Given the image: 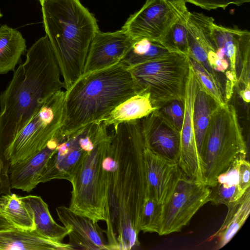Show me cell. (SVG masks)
Returning a JSON list of instances; mask_svg holds the SVG:
<instances>
[{
  "label": "cell",
  "mask_w": 250,
  "mask_h": 250,
  "mask_svg": "<svg viewBox=\"0 0 250 250\" xmlns=\"http://www.w3.org/2000/svg\"><path fill=\"white\" fill-rule=\"evenodd\" d=\"M162 205L148 194L143 204L140 222V230L144 233L159 234L162 221Z\"/></svg>",
  "instance_id": "f1b7e54d"
},
{
  "label": "cell",
  "mask_w": 250,
  "mask_h": 250,
  "mask_svg": "<svg viewBox=\"0 0 250 250\" xmlns=\"http://www.w3.org/2000/svg\"><path fill=\"white\" fill-rule=\"evenodd\" d=\"M188 56L189 63L197 79L207 92L220 105L227 103L225 100L222 85L195 59Z\"/></svg>",
  "instance_id": "f546056e"
},
{
  "label": "cell",
  "mask_w": 250,
  "mask_h": 250,
  "mask_svg": "<svg viewBox=\"0 0 250 250\" xmlns=\"http://www.w3.org/2000/svg\"><path fill=\"white\" fill-rule=\"evenodd\" d=\"M100 124H89L65 137L49 159L40 183L54 179L70 182L85 153L93 145Z\"/></svg>",
  "instance_id": "8fae6325"
},
{
  "label": "cell",
  "mask_w": 250,
  "mask_h": 250,
  "mask_svg": "<svg viewBox=\"0 0 250 250\" xmlns=\"http://www.w3.org/2000/svg\"><path fill=\"white\" fill-rule=\"evenodd\" d=\"M113 128L104 160L108 173L104 232L110 250H130L140 245V222L148 195L145 146L140 120Z\"/></svg>",
  "instance_id": "6da1fadb"
},
{
  "label": "cell",
  "mask_w": 250,
  "mask_h": 250,
  "mask_svg": "<svg viewBox=\"0 0 250 250\" xmlns=\"http://www.w3.org/2000/svg\"><path fill=\"white\" fill-rule=\"evenodd\" d=\"M211 39L217 55L226 59L231 73L237 78L236 62L250 52V32L238 26L226 27L214 22L211 31Z\"/></svg>",
  "instance_id": "e0dca14e"
},
{
  "label": "cell",
  "mask_w": 250,
  "mask_h": 250,
  "mask_svg": "<svg viewBox=\"0 0 250 250\" xmlns=\"http://www.w3.org/2000/svg\"><path fill=\"white\" fill-rule=\"evenodd\" d=\"M189 12L188 9L184 12L159 41L171 51L187 56L188 53L187 24Z\"/></svg>",
  "instance_id": "83f0119b"
},
{
  "label": "cell",
  "mask_w": 250,
  "mask_h": 250,
  "mask_svg": "<svg viewBox=\"0 0 250 250\" xmlns=\"http://www.w3.org/2000/svg\"><path fill=\"white\" fill-rule=\"evenodd\" d=\"M53 50L46 35L28 49L26 59L14 70L0 94V172L9 164L4 152L18 133L47 99L64 88Z\"/></svg>",
  "instance_id": "7a4b0ae2"
},
{
  "label": "cell",
  "mask_w": 250,
  "mask_h": 250,
  "mask_svg": "<svg viewBox=\"0 0 250 250\" xmlns=\"http://www.w3.org/2000/svg\"><path fill=\"white\" fill-rule=\"evenodd\" d=\"M227 207L228 212L222 225L208 240L217 239L216 250L226 245L247 220L250 213V188L240 198Z\"/></svg>",
  "instance_id": "ffe728a7"
},
{
  "label": "cell",
  "mask_w": 250,
  "mask_h": 250,
  "mask_svg": "<svg viewBox=\"0 0 250 250\" xmlns=\"http://www.w3.org/2000/svg\"><path fill=\"white\" fill-rule=\"evenodd\" d=\"M26 50L21 33L6 24L0 26V74L14 71L21 56Z\"/></svg>",
  "instance_id": "603a6c76"
},
{
  "label": "cell",
  "mask_w": 250,
  "mask_h": 250,
  "mask_svg": "<svg viewBox=\"0 0 250 250\" xmlns=\"http://www.w3.org/2000/svg\"><path fill=\"white\" fill-rule=\"evenodd\" d=\"M145 147L170 163L178 164L180 131L158 109L140 119Z\"/></svg>",
  "instance_id": "4fadbf2b"
},
{
  "label": "cell",
  "mask_w": 250,
  "mask_h": 250,
  "mask_svg": "<svg viewBox=\"0 0 250 250\" xmlns=\"http://www.w3.org/2000/svg\"><path fill=\"white\" fill-rule=\"evenodd\" d=\"M238 186L243 192L250 188V164L246 159H239L237 161Z\"/></svg>",
  "instance_id": "d6a6232c"
},
{
  "label": "cell",
  "mask_w": 250,
  "mask_h": 250,
  "mask_svg": "<svg viewBox=\"0 0 250 250\" xmlns=\"http://www.w3.org/2000/svg\"><path fill=\"white\" fill-rule=\"evenodd\" d=\"M158 109L178 130L181 131L185 114L184 99H176L159 106Z\"/></svg>",
  "instance_id": "4dcf8cb0"
},
{
  "label": "cell",
  "mask_w": 250,
  "mask_h": 250,
  "mask_svg": "<svg viewBox=\"0 0 250 250\" xmlns=\"http://www.w3.org/2000/svg\"><path fill=\"white\" fill-rule=\"evenodd\" d=\"M247 146L237 110L232 104H218L205 137L201 159L203 182L210 188L218 176L239 159H246Z\"/></svg>",
  "instance_id": "8992f818"
},
{
  "label": "cell",
  "mask_w": 250,
  "mask_h": 250,
  "mask_svg": "<svg viewBox=\"0 0 250 250\" xmlns=\"http://www.w3.org/2000/svg\"><path fill=\"white\" fill-rule=\"evenodd\" d=\"M189 65L187 55L174 52L128 68L140 93L147 94L158 108L171 100L184 98Z\"/></svg>",
  "instance_id": "52a82bcc"
},
{
  "label": "cell",
  "mask_w": 250,
  "mask_h": 250,
  "mask_svg": "<svg viewBox=\"0 0 250 250\" xmlns=\"http://www.w3.org/2000/svg\"><path fill=\"white\" fill-rule=\"evenodd\" d=\"M218 104L198 80L193 106V121L196 146L200 157L211 114Z\"/></svg>",
  "instance_id": "cb8c5ba5"
},
{
  "label": "cell",
  "mask_w": 250,
  "mask_h": 250,
  "mask_svg": "<svg viewBox=\"0 0 250 250\" xmlns=\"http://www.w3.org/2000/svg\"><path fill=\"white\" fill-rule=\"evenodd\" d=\"M42 6L46 35L53 50L65 90L82 75L97 21L80 0H49Z\"/></svg>",
  "instance_id": "277c9868"
},
{
  "label": "cell",
  "mask_w": 250,
  "mask_h": 250,
  "mask_svg": "<svg viewBox=\"0 0 250 250\" xmlns=\"http://www.w3.org/2000/svg\"><path fill=\"white\" fill-rule=\"evenodd\" d=\"M197 83V77L190 64L185 87V114L180 131V151L178 165L187 177L204 183L202 161L196 146L193 121Z\"/></svg>",
  "instance_id": "7c38bea8"
},
{
  "label": "cell",
  "mask_w": 250,
  "mask_h": 250,
  "mask_svg": "<svg viewBox=\"0 0 250 250\" xmlns=\"http://www.w3.org/2000/svg\"><path fill=\"white\" fill-rule=\"evenodd\" d=\"M237 161H234L226 171L218 176L216 184L210 188L209 202L227 206L244 194L238 186Z\"/></svg>",
  "instance_id": "d4e9b609"
},
{
  "label": "cell",
  "mask_w": 250,
  "mask_h": 250,
  "mask_svg": "<svg viewBox=\"0 0 250 250\" xmlns=\"http://www.w3.org/2000/svg\"><path fill=\"white\" fill-rule=\"evenodd\" d=\"M59 130L66 137L89 124L101 123L112 110L140 93L129 68L120 62L80 76L65 90Z\"/></svg>",
  "instance_id": "3957f363"
},
{
  "label": "cell",
  "mask_w": 250,
  "mask_h": 250,
  "mask_svg": "<svg viewBox=\"0 0 250 250\" xmlns=\"http://www.w3.org/2000/svg\"><path fill=\"white\" fill-rule=\"evenodd\" d=\"M30 208L34 218L35 230L42 236L62 242L70 232L65 227L57 224L52 218L48 205L41 196L28 195L22 197Z\"/></svg>",
  "instance_id": "7402d4cb"
},
{
  "label": "cell",
  "mask_w": 250,
  "mask_h": 250,
  "mask_svg": "<svg viewBox=\"0 0 250 250\" xmlns=\"http://www.w3.org/2000/svg\"></svg>",
  "instance_id": "74e56055"
},
{
  "label": "cell",
  "mask_w": 250,
  "mask_h": 250,
  "mask_svg": "<svg viewBox=\"0 0 250 250\" xmlns=\"http://www.w3.org/2000/svg\"><path fill=\"white\" fill-rule=\"evenodd\" d=\"M111 143L107 127L100 123L92 146L87 150L72 179L69 209L91 219L105 221L108 170L104 165Z\"/></svg>",
  "instance_id": "5b68a950"
},
{
  "label": "cell",
  "mask_w": 250,
  "mask_h": 250,
  "mask_svg": "<svg viewBox=\"0 0 250 250\" xmlns=\"http://www.w3.org/2000/svg\"><path fill=\"white\" fill-rule=\"evenodd\" d=\"M240 95L246 103H249L250 100V86H247L240 91Z\"/></svg>",
  "instance_id": "e575fe53"
},
{
  "label": "cell",
  "mask_w": 250,
  "mask_h": 250,
  "mask_svg": "<svg viewBox=\"0 0 250 250\" xmlns=\"http://www.w3.org/2000/svg\"><path fill=\"white\" fill-rule=\"evenodd\" d=\"M40 2L41 5H42L44 2L48 1L49 0H38Z\"/></svg>",
  "instance_id": "d590c367"
},
{
  "label": "cell",
  "mask_w": 250,
  "mask_h": 250,
  "mask_svg": "<svg viewBox=\"0 0 250 250\" xmlns=\"http://www.w3.org/2000/svg\"><path fill=\"white\" fill-rule=\"evenodd\" d=\"M0 250H73L69 243L46 238L35 229L25 230L12 228L0 230Z\"/></svg>",
  "instance_id": "d6986e66"
},
{
  "label": "cell",
  "mask_w": 250,
  "mask_h": 250,
  "mask_svg": "<svg viewBox=\"0 0 250 250\" xmlns=\"http://www.w3.org/2000/svg\"><path fill=\"white\" fill-rule=\"evenodd\" d=\"M3 15L1 13V11L0 10V19L2 17Z\"/></svg>",
  "instance_id": "8d00e7d4"
},
{
  "label": "cell",
  "mask_w": 250,
  "mask_h": 250,
  "mask_svg": "<svg viewBox=\"0 0 250 250\" xmlns=\"http://www.w3.org/2000/svg\"><path fill=\"white\" fill-rule=\"evenodd\" d=\"M64 139L59 130L43 149L25 161L10 166L8 175L11 189L29 193L35 188L49 159Z\"/></svg>",
  "instance_id": "2e32d148"
},
{
  "label": "cell",
  "mask_w": 250,
  "mask_h": 250,
  "mask_svg": "<svg viewBox=\"0 0 250 250\" xmlns=\"http://www.w3.org/2000/svg\"><path fill=\"white\" fill-rule=\"evenodd\" d=\"M202 9L211 10L218 8L225 9L231 4L239 6L249 3L250 0H185Z\"/></svg>",
  "instance_id": "1f68e13d"
},
{
  "label": "cell",
  "mask_w": 250,
  "mask_h": 250,
  "mask_svg": "<svg viewBox=\"0 0 250 250\" xmlns=\"http://www.w3.org/2000/svg\"><path fill=\"white\" fill-rule=\"evenodd\" d=\"M157 109L147 94L139 93L117 105L101 122L107 127H114L121 123L140 120Z\"/></svg>",
  "instance_id": "44dd1931"
},
{
  "label": "cell",
  "mask_w": 250,
  "mask_h": 250,
  "mask_svg": "<svg viewBox=\"0 0 250 250\" xmlns=\"http://www.w3.org/2000/svg\"><path fill=\"white\" fill-rule=\"evenodd\" d=\"M210 188L190 179L181 170L170 194L162 205L160 235L178 232L199 209L209 202Z\"/></svg>",
  "instance_id": "9c48e42d"
},
{
  "label": "cell",
  "mask_w": 250,
  "mask_h": 250,
  "mask_svg": "<svg viewBox=\"0 0 250 250\" xmlns=\"http://www.w3.org/2000/svg\"><path fill=\"white\" fill-rule=\"evenodd\" d=\"M144 157L148 194L163 205L170 194L180 169L178 164L162 159L145 147Z\"/></svg>",
  "instance_id": "ac0fdd59"
},
{
  "label": "cell",
  "mask_w": 250,
  "mask_h": 250,
  "mask_svg": "<svg viewBox=\"0 0 250 250\" xmlns=\"http://www.w3.org/2000/svg\"><path fill=\"white\" fill-rule=\"evenodd\" d=\"M0 213L8 219L15 228L35 230V226L32 211L22 200L15 193L0 196Z\"/></svg>",
  "instance_id": "484cf974"
},
{
  "label": "cell",
  "mask_w": 250,
  "mask_h": 250,
  "mask_svg": "<svg viewBox=\"0 0 250 250\" xmlns=\"http://www.w3.org/2000/svg\"><path fill=\"white\" fill-rule=\"evenodd\" d=\"M65 91L52 95L16 136L4 152L10 166L26 161L47 145L60 129Z\"/></svg>",
  "instance_id": "ba28073f"
},
{
  "label": "cell",
  "mask_w": 250,
  "mask_h": 250,
  "mask_svg": "<svg viewBox=\"0 0 250 250\" xmlns=\"http://www.w3.org/2000/svg\"><path fill=\"white\" fill-rule=\"evenodd\" d=\"M132 41L122 29L112 32L99 30L90 43L82 75L120 62Z\"/></svg>",
  "instance_id": "5bb4252c"
},
{
  "label": "cell",
  "mask_w": 250,
  "mask_h": 250,
  "mask_svg": "<svg viewBox=\"0 0 250 250\" xmlns=\"http://www.w3.org/2000/svg\"><path fill=\"white\" fill-rule=\"evenodd\" d=\"M56 210L59 220L70 230L68 243L74 250H110L104 230L98 223L65 206L58 207Z\"/></svg>",
  "instance_id": "9a60e30c"
},
{
  "label": "cell",
  "mask_w": 250,
  "mask_h": 250,
  "mask_svg": "<svg viewBox=\"0 0 250 250\" xmlns=\"http://www.w3.org/2000/svg\"><path fill=\"white\" fill-rule=\"evenodd\" d=\"M13 224L0 213V230H4L14 228Z\"/></svg>",
  "instance_id": "836d02e7"
},
{
  "label": "cell",
  "mask_w": 250,
  "mask_h": 250,
  "mask_svg": "<svg viewBox=\"0 0 250 250\" xmlns=\"http://www.w3.org/2000/svg\"><path fill=\"white\" fill-rule=\"evenodd\" d=\"M185 0H147L131 15L122 29L132 39L146 38L158 41L186 10Z\"/></svg>",
  "instance_id": "30bf717a"
},
{
  "label": "cell",
  "mask_w": 250,
  "mask_h": 250,
  "mask_svg": "<svg viewBox=\"0 0 250 250\" xmlns=\"http://www.w3.org/2000/svg\"><path fill=\"white\" fill-rule=\"evenodd\" d=\"M174 53L159 42L146 38L133 39L121 60L128 67L150 62Z\"/></svg>",
  "instance_id": "4316f807"
}]
</instances>
